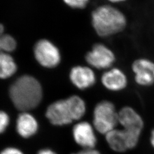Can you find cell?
Segmentation results:
<instances>
[{"mask_svg": "<svg viewBox=\"0 0 154 154\" xmlns=\"http://www.w3.org/2000/svg\"><path fill=\"white\" fill-rule=\"evenodd\" d=\"M69 77L72 83L80 90L90 88L96 82L94 72L86 66H77L72 67Z\"/></svg>", "mask_w": 154, "mask_h": 154, "instance_id": "10", "label": "cell"}, {"mask_svg": "<svg viewBox=\"0 0 154 154\" xmlns=\"http://www.w3.org/2000/svg\"><path fill=\"white\" fill-rule=\"evenodd\" d=\"M37 154H57L52 149H42L39 151Z\"/></svg>", "mask_w": 154, "mask_h": 154, "instance_id": "21", "label": "cell"}, {"mask_svg": "<svg viewBox=\"0 0 154 154\" xmlns=\"http://www.w3.org/2000/svg\"><path fill=\"white\" fill-rule=\"evenodd\" d=\"M86 61L88 65L98 69L109 68L116 61L113 52L103 44H95L86 57Z\"/></svg>", "mask_w": 154, "mask_h": 154, "instance_id": "6", "label": "cell"}, {"mask_svg": "<svg viewBox=\"0 0 154 154\" xmlns=\"http://www.w3.org/2000/svg\"><path fill=\"white\" fill-rule=\"evenodd\" d=\"M9 117L4 111H0V134L6 130L9 124Z\"/></svg>", "mask_w": 154, "mask_h": 154, "instance_id": "17", "label": "cell"}, {"mask_svg": "<svg viewBox=\"0 0 154 154\" xmlns=\"http://www.w3.org/2000/svg\"><path fill=\"white\" fill-rule=\"evenodd\" d=\"M101 82L107 89L118 91L126 87L127 79L121 70L113 68L104 72L101 77Z\"/></svg>", "mask_w": 154, "mask_h": 154, "instance_id": "11", "label": "cell"}, {"mask_svg": "<svg viewBox=\"0 0 154 154\" xmlns=\"http://www.w3.org/2000/svg\"><path fill=\"white\" fill-rule=\"evenodd\" d=\"M5 34L4 28L3 25L0 23V52H3V42Z\"/></svg>", "mask_w": 154, "mask_h": 154, "instance_id": "20", "label": "cell"}, {"mask_svg": "<svg viewBox=\"0 0 154 154\" xmlns=\"http://www.w3.org/2000/svg\"><path fill=\"white\" fill-rule=\"evenodd\" d=\"M66 99L71 109L73 120L78 121L81 119L85 114L86 110L85 101L77 95H72Z\"/></svg>", "mask_w": 154, "mask_h": 154, "instance_id": "15", "label": "cell"}, {"mask_svg": "<svg viewBox=\"0 0 154 154\" xmlns=\"http://www.w3.org/2000/svg\"><path fill=\"white\" fill-rule=\"evenodd\" d=\"M118 122V113L112 102L103 100L96 105L94 110L93 124L97 131L106 135L114 130Z\"/></svg>", "mask_w": 154, "mask_h": 154, "instance_id": "3", "label": "cell"}, {"mask_svg": "<svg viewBox=\"0 0 154 154\" xmlns=\"http://www.w3.org/2000/svg\"><path fill=\"white\" fill-rule=\"evenodd\" d=\"M105 135L107 143L113 151L117 152H123L130 149L126 134L123 129L115 128Z\"/></svg>", "mask_w": 154, "mask_h": 154, "instance_id": "13", "label": "cell"}, {"mask_svg": "<svg viewBox=\"0 0 154 154\" xmlns=\"http://www.w3.org/2000/svg\"><path fill=\"white\" fill-rule=\"evenodd\" d=\"M72 154H101L98 151L92 149H83L82 151Z\"/></svg>", "mask_w": 154, "mask_h": 154, "instance_id": "19", "label": "cell"}, {"mask_svg": "<svg viewBox=\"0 0 154 154\" xmlns=\"http://www.w3.org/2000/svg\"><path fill=\"white\" fill-rule=\"evenodd\" d=\"M16 71V64L11 55L7 53L0 52V78L11 77Z\"/></svg>", "mask_w": 154, "mask_h": 154, "instance_id": "14", "label": "cell"}, {"mask_svg": "<svg viewBox=\"0 0 154 154\" xmlns=\"http://www.w3.org/2000/svg\"><path fill=\"white\" fill-rule=\"evenodd\" d=\"M34 54L39 63L46 68H54L61 62V53L58 48L47 39H41L35 44Z\"/></svg>", "mask_w": 154, "mask_h": 154, "instance_id": "4", "label": "cell"}, {"mask_svg": "<svg viewBox=\"0 0 154 154\" xmlns=\"http://www.w3.org/2000/svg\"><path fill=\"white\" fill-rule=\"evenodd\" d=\"M72 137L74 141L83 149H94L97 138L93 126L88 122H79L73 127Z\"/></svg>", "mask_w": 154, "mask_h": 154, "instance_id": "9", "label": "cell"}, {"mask_svg": "<svg viewBox=\"0 0 154 154\" xmlns=\"http://www.w3.org/2000/svg\"><path fill=\"white\" fill-rule=\"evenodd\" d=\"M46 116L53 125L62 126L74 121L71 109L67 99L55 101L48 107Z\"/></svg>", "mask_w": 154, "mask_h": 154, "instance_id": "5", "label": "cell"}, {"mask_svg": "<svg viewBox=\"0 0 154 154\" xmlns=\"http://www.w3.org/2000/svg\"><path fill=\"white\" fill-rule=\"evenodd\" d=\"M118 122L125 130L141 136L144 127V121L140 115L132 107H124L119 111Z\"/></svg>", "mask_w": 154, "mask_h": 154, "instance_id": "8", "label": "cell"}, {"mask_svg": "<svg viewBox=\"0 0 154 154\" xmlns=\"http://www.w3.org/2000/svg\"><path fill=\"white\" fill-rule=\"evenodd\" d=\"M111 2H121V1H124L125 0H109Z\"/></svg>", "mask_w": 154, "mask_h": 154, "instance_id": "23", "label": "cell"}, {"mask_svg": "<svg viewBox=\"0 0 154 154\" xmlns=\"http://www.w3.org/2000/svg\"><path fill=\"white\" fill-rule=\"evenodd\" d=\"M135 81L142 87L154 85V61L146 58L136 60L132 65Z\"/></svg>", "mask_w": 154, "mask_h": 154, "instance_id": "7", "label": "cell"}, {"mask_svg": "<svg viewBox=\"0 0 154 154\" xmlns=\"http://www.w3.org/2000/svg\"><path fill=\"white\" fill-rule=\"evenodd\" d=\"M38 129V122L32 115L27 112H23L19 115L17 120L16 130L22 138L33 137L37 133Z\"/></svg>", "mask_w": 154, "mask_h": 154, "instance_id": "12", "label": "cell"}, {"mask_svg": "<svg viewBox=\"0 0 154 154\" xmlns=\"http://www.w3.org/2000/svg\"><path fill=\"white\" fill-rule=\"evenodd\" d=\"M91 17L94 30L102 37L119 33L126 26V19L124 14L111 6H99L93 11Z\"/></svg>", "mask_w": 154, "mask_h": 154, "instance_id": "2", "label": "cell"}, {"mask_svg": "<svg viewBox=\"0 0 154 154\" xmlns=\"http://www.w3.org/2000/svg\"><path fill=\"white\" fill-rule=\"evenodd\" d=\"M67 5L75 9L84 8L87 4L88 0H63Z\"/></svg>", "mask_w": 154, "mask_h": 154, "instance_id": "16", "label": "cell"}, {"mask_svg": "<svg viewBox=\"0 0 154 154\" xmlns=\"http://www.w3.org/2000/svg\"><path fill=\"white\" fill-rule=\"evenodd\" d=\"M150 143L152 147L154 149V128L152 130L150 135Z\"/></svg>", "mask_w": 154, "mask_h": 154, "instance_id": "22", "label": "cell"}, {"mask_svg": "<svg viewBox=\"0 0 154 154\" xmlns=\"http://www.w3.org/2000/svg\"><path fill=\"white\" fill-rule=\"evenodd\" d=\"M9 94L17 109L26 112L38 106L42 99L43 93L40 83L35 78L23 75L12 84Z\"/></svg>", "mask_w": 154, "mask_h": 154, "instance_id": "1", "label": "cell"}, {"mask_svg": "<svg viewBox=\"0 0 154 154\" xmlns=\"http://www.w3.org/2000/svg\"><path fill=\"white\" fill-rule=\"evenodd\" d=\"M0 154H24L20 149L15 147H7L4 149Z\"/></svg>", "mask_w": 154, "mask_h": 154, "instance_id": "18", "label": "cell"}]
</instances>
